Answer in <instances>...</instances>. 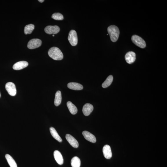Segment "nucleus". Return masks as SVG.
Wrapping results in <instances>:
<instances>
[{"instance_id": "nucleus-1", "label": "nucleus", "mask_w": 167, "mask_h": 167, "mask_svg": "<svg viewBox=\"0 0 167 167\" xmlns=\"http://www.w3.org/2000/svg\"><path fill=\"white\" fill-rule=\"evenodd\" d=\"M48 54L49 57L55 60H61L64 57L61 51L56 47H53L49 49L48 51Z\"/></svg>"}, {"instance_id": "nucleus-2", "label": "nucleus", "mask_w": 167, "mask_h": 167, "mask_svg": "<svg viewBox=\"0 0 167 167\" xmlns=\"http://www.w3.org/2000/svg\"><path fill=\"white\" fill-rule=\"evenodd\" d=\"M107 31L112 42H115L118 40L120 35L119 29L117 26L111 25L107 28Z\"/></svg>"}, {"instance_id": "nucleus-3", "label": "nucleus", "mask_w": 167, "mask_h": 167, "mask_svg": "<svg viewBox=\"0 0 167 167\" xmlns=\"http://www.w3.org/2000/svg\"><path fill=\"white\" fill-rule=\"evenodd\" d=\"M132 40L135 44L140 48H144L146 46V43L145 41L138 35H133L132 37Z\"/></svg>"}, {"instance_id": "nucleus-4", "label": "nucleus", "mask_w": 167, "mask_h": 167, "mask_svg": "<svg viewBox=\"0 0 167 167\" xmlns=\"http://www.w3.org/2000/svg\"><path fill=\"white\" fill-rule=\"evenodd\" d=\"M68 39L71 46H75L78 43V37L76 32L71 30L69 33Z\"/></svg>"}, {"instance_id": "nucleus-5", "label": "nucleus", "mask_w": 167, "mask_h": 167, "mask_svg": "<svg viewBox=\"0 0 167 167\" xmlns=\"http://www.w3.org/2000/svg\"><path fill=\"white\" fill-rule=\"evenodd\" d=\"M42 41L39 39H33L30 41L27 45L28 48L33 49L39 47L41 45Z\"/></svg>"}, {"instance_id": "nucleus-6", "label": "nucleus", "mask_w": 167, "mask_h": 167, "mask_svg": "<svg viewBox=\"0 0 167 167\" xmlns=\"http://www.w3.org/2000/svg\"><path fill=\"white\" fill-rule=\"evenodd\" d=\"M5 88L8 94L11 96H15L16 93V90L15 85L12 82L6 83Z\"/></svg>"}, {"instance_id": "nucleus-7", "label": "nucleus", "mask_w": 167, "mask_h": 167, "mask_svg": "<svg viewBox=\"0 0 167 167\" xmlns=\"http://www.w3.org/2000/svg\"><path fill=\"white\" fill-rule=\"evenodd\" d=\"M45 32L48 34H56L59 32L60 28L57 25L47 26L45 28Z\"/></svg>"}, {"instance_id": "nucleus-8", "label": "nucleus", "mask_w": 167, "mask_h": 167, "mask_svg": "<svg viewBox=\"0 0 167 167\" xmlns=\"http://www.w3.org/2000/svg\"><path fill=\"white\" fill-rule=\"evenodd\" d=\"M125 60L128 64H131L133 63L136 59V55L133 52H129L125 56Z\"/></svg>"}, {"instance_id": "nucleus-9", "label": "nucleus", "mask_w": 167, "mask_h": 167, "mask_svg": "<svg viewBox=\"0 0 167 167\" xmlns=\"http://www.w3.org/2000/svg\"><path fill=\"white\" fill-rule=\"evenodd\" d=\"M66 138L71 146L75 148H78V147L79 144L78 142L71 135L69 134H67L66 135Z\"/></svg>"}, {"instance_id": "nucleus-10", "label": "nucleus", "mask_w": 167, "mask_h": 167, "mask_svg": "<svg viewBox=\"0 0 167 167\" xmlns=\"http://www.w3.org/2000/svg\"><path fill=\"white\" fill-rule=\"evenodd\" d=\"M82 134L85 138L87 141L93 143L96 142V137L94 135L87 131H84L82 132Z\"/></svg>"}, {"instance_id": "nucleus-11", "label": "nucleus", "mask_w": 167, "mask_h": 167, "mask_svg": "<svg viewBox=\"0 0 167 167\" xmlns=\"http://www.w3.org/2000/svg\"><path fill=\"white\" fill-rule=\"evenodd\" d=\"M28 63L25 61H21L17 62L13 65V69L15 70H20L23 69L28 65Z\"/></svg>"}, {"instance_id": "nucleus-12", "label": "nucleus", "mask_w": 167, "mask_h": 167, "mask_svg": "<svg viewBox=\"0 0 167 167\" xmlns=\"http://www.w3.org/2000/svg\"><path fill=\"white\" fill-rule=\"evenodd\" d=\"M93 110V107L92 104L87 103L84 106L82 111L85 115L87 116L91 113Z\"/></svg>"}, {"instance_id": "nucleus-13", "label": "nucleus", "mask_w": 167, "mask_h": 167, "mask_svg": "<svg viewBox=\"0 0 167 167\" xmlns=\"http://www.w3.org/2000/svg\"><path fill=\"white\" fill-rule=\"evenodd\" d=\"M103 153L105 158L110 159L112 156V153L110 146L108 145H106L103 148Z\"/></svg>"}, {"instance_id": "nucleus-14", "label": "nucleus", "mask_w": 167, "mask_h": 167, "mask_svg": "<svg viewBox=\"0 0 167 167\" xmlns=\"http://www.w3.org/2000/svg\"><path fill=\"white\" fill-rule=\"evenodd\" d=\"M54 158L57 163L61 165L64 163V159L60 152L58 151H55L54 153Z\"/></svg>"}, {"instance_id": "nucleus-15", "label": "nucleus", "mask_w": 167, "mask_h": 167, "mask_svg": "<svg viewBox=\"0 0 167 167\" xmlns=\"http://www.w3.org/2000/svg\"><path fill=\"white\" fill-rule=\"evenodd\" d=\"M67 87L71 89L79 91L83 89V85L79 83L76 82H70L67 84Z\"/></svg>"}, {"instance_id": "nucleus-16", "label": "nucleus", "mask_w": 167, "mask_h": 167, "mask_svg": "<svg viewBox=\"0 0 167 167\" xmlns=\"http://www.w3.org/2000/svg\"><path fill=\"white\" fill-rule=\"evenodd\" d=\"M67 106L70 112L73 115H75L78 112V109L76 107L73 103L70 101L67 102Z\"/></svg>"}, {"instance_id": "nucleus-17", "label": "nucleus", "mask_w": 167, "mask_h": 167, "mask_svg": "<svg viewBox=\"0 0 167 167\" xmlns=\"http://www.w3.org/2000/svg\"><path fill=\"white\" fill-rule=\"evenodd\" d=\"M49 130L52 137L57 140L58 142H61L62 141V140L56 131L53 127H51L49 128Z\"/></svg>"}, {"instance_id": "nucleus-18", "label": "nucleus", "mask_w": 167, "mask_h": 167, "mask_svg": "<svg viewBox=\"0 0 167 167\" xmlns=\"http://www.w3.org/2000/svg\"><path fill=\"white\" fill-rule=\"evenodd\" d=\"M62 101V95L60 91H58L56 93L54 103L56 106H59Z\"/></svg>"}, {"instance_id": "nucleus-19", "label": "nucleus", "mask_w": 167, "mask_h": 167, "mask_svg": "<svg viewBox=\"0 0 167 167\" xmlns=\"http://www.w3.org/2000/svg\"><path fill=\"white\" fill-rule=\"evenodd\" d=\"M5 157L10 167H17L16 162L11 156L8 154H6Z\"/></svg>"}, {"instance_id": "nucleus-20", "label": "nucleus", "mask_w": 167, "mask_h": 167, "mask_svg": "<svg viewBox=\"0 0 167 167\" xmlns=\"http://www.w3.org/2000/svg\"><path fill=\"white\" fill-rule=\"evenodd\" d=\"M81 162L79 158L77 157H74L71 160V165L72 167H80Z\"/></svg>"}, {"instance_id": "nucleus-21", "label": "nucleus", "mask_w": 167, "mask_h": 167, "mask_svg": "<svg viewBox=\"0 0 167 167\" xmlns=\"http://www.w3.org/2000/svg\"><path fill=\"white\" fill-rule=\"evenodd\" d=\"M113 79V76L112 75H110L108 76L105 82L102 84V87L105 88L109 87L111 84Z\"/></svg>"}, {"instance_id": "nucleus-22", "label": "nucleus", "mask_w": 167, "mask_h": 167, "mask_svg": "<svg viewBox=\"0 0 167 167\" xmlns=\"http://www.w3.org/2000/svg\"><path fill=\"white\" fill-rule=\"evenodd\" d=\"M34 29V25L32 24L27 25L24 28V33L25 34H30Z\"/></svg>"}, {"instance_id": "nucleus-23", "label": "nucleus", "mask_w": 167, "mask_h": 167, "mask_svg": "<svg viewBox=\"0 0 167 167\" xmlns=\"http://www.w3.org/2000/svg\"><path fill=\"white\" fill-rule=\"evenodd\" d=\"M52 18L56 20H62L64 19L63 16L60 13H54L52 16Z\"/></svg>"}, {"instance_id": "nucleus-24", "label": "nucleus", "mask_w": 167, "mask_h": 167, "mask_svg": "<svg viewBox=\"0 0 167 167\" xmlns=\"http://www.w3.org/2000/svg\"><path fill=\"white\" fill-rule=\"evenodd\" d=\"M38 1L40 3H43L44 1V0H39Z\"/></svg>"}, {"instance_id": "nucleus-25", "label": "nucleus", "mask_w": 167, "mask_h": 167, "mask_svg": "<svg viewBox=\"0 0 167 167\" xmlns=\"http://www.w3.org/2000/svg\"><path fill=\"white\" fill-rule=\"evenodd\" d=\"M52 36H53V37H54V36H55V35H52Z\"/></svg>"}, {"instance_id": "nucleus-26", "label": "nucleus", "mask_w": 167, "mask_h": 167, "mask_svg": "<svg viewBox=\"0 0 167 167\" xmlns=\"http://www.w3.org/2000/svg\"><path fill=\"white\" fill-rule=\"evenodd\" d=\"M1 97V93H0V97Z\"/></svg>"}]
</instances>
